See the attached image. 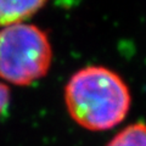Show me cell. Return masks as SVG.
Listing matches in <instances>:
<instances>
[{"mask_svg":"<svg viewBox=\"0 0 146 146\" xmlns=\"http://www.w3.org/2000/svg\"><path fill=\"white\" fill-rule=\"evenodd\" d=\"M67 111L77 124L93 131L112 129L127 117L131 96L125 82L102 66L77 71L65 88Z\"/></svg>","mask_w":146,"mask_h":146,"instance_id":"1","label":"cell"},{"mask_svg":"<svg viewBox=\"0 0 146 146\" xmlns=\"http://www.w3.org/2000/svg\"><path fill=\"white\" fill-rule=\"evenodd\" d=\"M106 146H146V124L138 122L128 125Z\"/></svg>","mask_w":146,"mask_h":146,"instance_id":"4","label":"cell"},{"mask_svg":"<svg viewBox=\"0 0 146 146\" xmlns=\"http://www.w3.org/2000/svg\"><path fill=\"white\" fill-rule=\"evenodd\" d=\"M49 0H0V26L22 23L38 12Z\"/></svg>","mask_w":146,"mask_h":146,"instance_id":"3","label":"cell"},{"mask_svg":"<svg viewBox=\"0 0 146 146\" xmlns=\"http://www.w3.org/2000/svg\"><path fill=\"white\" fill-rule=\"evenodd\" d=\"M52 49L46 33L29 23H15L0 31V78L15 85H29L46 74Z\"/></svg>","mask_w":146,"mask_h":146,"instance_id":"2","label":"cell"},{"mask_svg":"<svg viewBox=\"0 0 146 146\" xmlns=\"http://www.w3.org/2000/svg\"><path fill=\"white\" fill-rule=\"evenodd\" d=\"M10 101V89L6 84L0 82V115L5 111Z\"/></svg>","mask_w":146,"mask_h":146,"instance_id":"5","label":"cell"}]
</instances>
